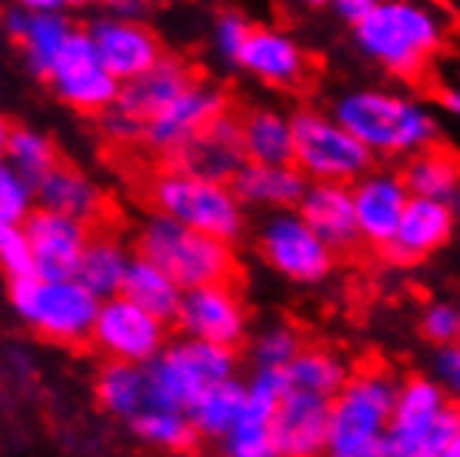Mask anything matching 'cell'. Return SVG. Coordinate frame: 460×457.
<instances>
[{
	"label": "cell",
	"mask_w": 460,
	"mask_h": 457,
	"mask_svg": "<svg viewBox=\"0 0 460 457\" xmlns=\"http://www.w3.org/2000/svg\"><path fill=\"white\" fill-rule=\"evenodd\" d=\"M327 114L377 157H414L440 140L434 107L387 87L344 91Z\"/></svg>",
	"instance_id": "1"
},
{
	"label": "cell",
	"mask_w": 460,
	"mask_h": 457,
	"mask_svg": "<svg viewBox=\"0 0 460 457\" xmlns=\"http://www.w3.org/2000/svg\"><path fill=\"white\" fill-rule=\"evenodd\" d=\"M354 40L387 74L417 80L447 47V17L430 0H377L354 27Z\"/></svg>",
	"instance_id": "2"
},
{
	"label": "cell",
	"mask_w": 460,
	"mask_h": 457,
	"mask_svg": "<svg viewBox=\"0 0 460 457\" xmlns=\"http://www.w3.org/2000/svg\"><path fill=\"white\" fill-rule=\"evenodd\" d=\"M144 194L154 214L184 224L197 234L224 240L230 247L247 234V211L227 184L197 177L177 164H164L161 171L150 174Z\"/></svg>",
	"instance_id": "3"
},
{
	"label": "cell",
	"mask_w": 460,
	"mask_h": 457,
	"mask_svg": "<svg viewBox=\"0 0 460 457\" xmlns=\"http://www.w3.org/2000/svg\"><path fill=\"white\" fill-rule=\"evenodd\" d=\"M397 384L391 371L364 367L347 378L327 414L321 457H377L394 411Z\"/></svg>",
	"instance_id": "4"
},
{
	"label": "cell",
	"mask_w": 460,
	"mask_h": 457,
	"mask_svg": "<svg viewBox=\"0 0 460 457\" xmlns=\"http://www.w3.org/2000/svg\"><path fill=\"white\" fill-rule=\"evenodd\" d=\"M134 254L161 267L181 291L208 284H227L237 274V251L217 237L173 224L161 214H147L140 220Z\"/></svg>",
	"instance_id": "5"
},
{
	"label": "cell",
	"mask_w": 460,
	"mask_h": 457,
	"mask_svg": "<svg viewBox=\"0 0 460 457\" xmlns=\"http://www.w3.org/2000/svg\"><path fill=\"white\" fill-rule=\"evenodd\" d=\"M454 444H460L454 398L427 374L401 381L377 457H440Z\"/></svg>",
	"instance_id": "6"
},
{
	"label": "cell",
	"mask_w": 460,
	"mask_h": 457,
	"mask_svg": "<svg viewBox=\"0 0 460 457\" xmlns=\"http://www.w3.org/2000/svg\"><path fill=\"white\" fill-rule=\"evenodd\" d=\"M11 308L17 318L50 344L91 341V327L101 300L84 291L74 277H23L11 281Z\"/></svg>",
	"instance_id": "7"
},
{
	"label": "cell",
	"mask_w": 460,
	"mask_h": 457,
	"mask_svg": "<svg viewBox=\"0 0 460 457\" xmlns=\"http://www.w3.org/2000/svg\"><path fill=\"white\" fill-rule=\"evenodd\" d=\"M290 138H294L290 164L307 181L350 187L357 177H364L374 167V154L321 107L290 111Z\"/></svg>",
	"instance_id": "8"
},
{
	"label": "cell",
	"mask_w": 460,
	"mask_h": 457,
	"mask_svg": "<svg viewBox=\"0 0 460 457\" xmlns=\"http://www.w3.org/2000/svg\"><path fill=\"white\" fill-rule=\"evenodd\" d=\"M234 378H237V351L190 341V337L167 341L161 354L144 367L147 404H164L177 411H187V404L200 390Z\"/></svg>",
	"instance_id": "9"
},
{
	"label": "cell",
	"mask_w": 460,
	"mask_h": 457,
	"mask_svg": "<svg viewBox=\"0 0 460 457\" xmlns=\"http://www.w3.org/2000/svg\"><path fill=\"white\" fill-rule=\"evenodd\" d=\"M257 251L267 267L290 284H323L337 267V254L304 224L297 211L264 214L257 228Z\"/></svg>",
	"instance_id": "10"
},
{
	"label": "cell",
	"mask_w": 460,
	"mask_h": 457,
	"mask_svg": "<svg viewBox=\"0 0 460 457\" xmlns=\"http://www.w3.org/2000/svg\"><path fill=\"white\" fill-rule=\"evenodd\" d=\"M230 111L227 91H220L217 84L197 77L184 94H177L161 114H154L147 124L140 127V148L157 154L171 164L190 140L220 114Z\"/></svg>",
	"instance_id": "11"
},
{
	"label": "cell",
	"mask_w": 460,
	"mask_h": 457,
	"mask_svg": "<svg viewBox=\"0 0 460 457\" xmlns=\"http://www.w3.org/2000/svg\"><path fill=\"white\" fill-rule=\"evenodd\" d=\"M91 344L107 357V364L147 367L167 344V324L150 318L124 298L101 300L91 327Z\"/></svg>",
	"instance_id": "12"
},
{
	"label": "cell",
	"mask_w": 460,
	"mask_h": 457,
	"mask_svg": "<svg viewBox=\"0 0 460 457\" xmlns=\"http://www.w3.org/2000/svg\"><path fill=\"white\" fill-rule=\"evenodd\" d=\"M173 324L190 341H204L227 351H237L251 334V314L234 281L184 291Z\"/></svg>",
	"instance_id": "13"
},
{
	"label": "cell",
	"mask_w": 460,
	"mask_h": 457,
	"mask_svg": "<svg viewBox=\"0 0 460 457\" xmlns=\"http://www.w3.org/2000/svg\"><path fill=\"white\" fill-rule=\"evenodd\" d=\"M44 80L67 107L93 117L101 114V111H107L117 101V91H120L117 77L93 54L91 40H87V34H84L81 27L64 44V50L50 64Z\"/></svg>",
	"instance_id": "14"
},
{
	"label": "cell",
	"mask_w": 460,
	"mask_h": 457,
	"mask_svg": "<svg viewBox=\"0 0 460 457\" xmlns=\"http://www.w3.org/2000/svg\"><path fill=\"white\" fill-rule=\"evenodd\" d=\"M84 34L91 40L93 54L101 58V64L117 77V84L140 77L144 70H150L164 58L161 37L134 17L101 13L84 27Z\"/></svg>",
	"instance_id": "15"
},
{
	"label": "cell",
	"mask_w": 460,
	"mask_h": 457,
	"mask_svg": "<svg viewBox=\"0 0 460 457\" xmlns=\"http://www.w3.org/2000/svg\"><path fill=\"white\" fill-rule=\"evenodd\" d=\"M234 67H241L247 77L261 80L267 87H300L311 74V58L297 37L277 27V23H251L241 50L234 58Z\"/></svg>",
	"instance_id": "16"
},
{
	"label": "cell",
	"mask_w": 460,
	"mask_h": 457,
	"mask_svg": "<svg viewBox=\"0 0 460 457\" xmlns=\"http://www.w3.org/2000/svg\"><path fill=\"white\" fill-rule=\"evenodd\" d=\"M457 228V207L424 201V197H407L403 214L394 228L391 240L380 247L384 261L397 267H411L427 257L444 251Z\"/></svg>",
	"instance_id": "17"
},
{
	"label": "cell",
	"mask_w": 460,
	"mask_h": 457,
	"mask_svg": "<svg viewBox=\"0 0 460 457\" xmlns=\"http://www.w3.org/2000/svg\"><path fill=\"white\" fill-rule=\"evenodd\" d=\"M23 237L31 244V261L37 277H74L77 261L91 240V228L81 220H70L64 214L34 207L31 218L23 220Z\"/></svg>",
	"instance_id": "18"
},
{
	"label": "cell",
	"mask_w": 460,
	"mask_h": 457,
	"mask_svg": "<svg viewBox=\"0 0 460 457\" xmlns=\"http://www.w3.org/2000/svg\"><path fill=\"white\" fill-rule=\"evenodd\" d=\"M350 204H354V224L360 244L384 247L391 240L394 228L403 214L407 191H403L401 174L391 167H370L364 177L350 184Z\"/></svg>",
	"instance_id": "19"
},
{
	"label": "cell",
	"mask_w": 460,
	"mask_h": 457,
	"mask_svg": "<svg viewBox=\"0 0 460 457\" xmlns=\"http://www.w3.org/2000/svg\"><path fill=\"white\" fill-rule=\"evenodd\" d=\"M4 31L11 37L13 44L21 47V58H23V67L31 70L34 77L44 80L50 64L58 60V54L64 50L74 31H77V23L70 21L67 11H21V7H7L4 17Z\"/></svg>",
	"instance_id": "20"
},
{
	"label": "cell",
	"mask_w": 460,
	"mask_h": 457,
	"mask_svg": "<svg viewBox=\"0 0 460 457\" xmlns=\"http://www.w3.org/2000/svg\"><path fill=\"white\" fill-rule=\"evenodd\" d=\"M327 414H331V400L288 390L277 400L274 421H270L277 457H321Z\"/></svg>",
	"instance_id": "21"
},
{
	"label": "cell",
	"mask_w": 460,
	"mask_h": 457,
	"mask_svg": "<svg viewBox=\"0 0 460 457\" xmlns=\"http://www.w3.org/2000/svg\"><path fill=\"white\" fill-rule=\"evenodd\" d=\"M194 80H197V70L190 67L184 58L164 50V58L157 60L154 67L144 70L140 77L120 84L114 107L124 111L127 117H134V121L144 127L154 114H161L177 94H184Z\"/></svg>",
	"instance_id": "22"
},
{
	"label": "cell",
	"mask_w": 460,
	"mask_h": 457,
	"mask_svg": "<svg viewBox=\"0 0 460 457\" xmlns=\"http://www.w3.org/2000/svg\"><path fill=\"white\" fill-rule=\"evenodd\" d=\"M294 211L334 254L354 251L357 244H360L354 224V204H350V187L347 184L307 181Z\"/></svg>",
	"instance_id": "23"
},
{
	"label": "cell",
	"mask_w": 460,
	"mask_h": 457,
	"mask_svg": "<svg viewBox=\"0 0 460 457\" xmlns=\"http://www.w3.org/2000/svg\"><path fill=\"white\" fill-rule=\"evenodd\" d=\"M177 167L208 177V181L230 184V177L241 171L243 164V148H241V127H237V114L227 111L217 121H210L190 144H187L177 157L171 160Z\"/></svg>",
	"instance_id": "24"
},
{
	"label": "cell",
	"mask_w": 460,
	"mask_h": 457,
	"mask_svg": "<svg viewBox=\"0 0 460 457\" xmlns=\"http://www.w3.org/2000/svg\"><path fill=\"white\" fill-rule=\"evenodd\" d=\"M243 211H294L307 187V177L294 164H251L243 160L241 171L227 184Z\"/></svg>",
	"instance_id": "25"
},
{
	"label": "cell",
	"mask_w": 460,
	"mask_h": 457,
	"mask_svg": "<svg viewBox=\"0 0 460 457\" xmlns=\"http://www.w3.org/2000/svg\"><path fill=\"white\" fill-rule=\"evenodd\" d=\"M34 201L37 207L64 214L70 220H81L87 228H91L93 220L104 218L107 211V197L101 191V184L91 181L74 164H64V160L34 184Z\"/></svg>",
	"instance_id": "26"
},
{
	"label": "cell",
	"mask_w": 460,
	"mask_h": 457,
	"mask_svg": "<svg viewBox=\"0 0 460 457\" xmlns=\"http://www.w3.org/2000/svg\"><path fill=\"white\" fill-rule=\"evenodd\" d=\"M243 160L251 164H290L294 138H290V111L274 103H253L237 114Z\"/></svg>",
	"instance_id": "27"
},
{
	"label": "cell",
	"mask_w": 460,
	"mask_h": 457,
	"mask_svg": "<svg viewBox=\"0 0 460 457\" xmlns=\"http://www.w3.org/2000/svg\"><path fill=\"white\" fill-rule=\"evenodd\" d=\"M130 261H134V251L120 237H114V234H91L81 261H77L74 281L84 291H91L97 300L120 298Z\"/></svg>",
	"instance_id": "28"
},
{
	"label": "cell",
	"mask_w": 460,
	"mask_h": 457,
	"mask_svg": "<svg viewBox=\"0 0 460 457\" xmlns=\"http://www.w3.org/2000/svg\"><path fill=\"white\" fill-rule=\"evenodd\" d=\"M397 174H401L407 197H424V201L457 207V197H460L457 154L450 148H444V144H434V148L407 157V164Z\"/></svg>",
	"instance_id": "29"
},
{
	"label": "cell",
	"mask_w": 460,
	"mask_h": 457,
	"mask_svg": "<svg viewBox=\"0 0 460 457\" xmlns=\"http://www.w3.org/2000/svg\"><path fill=\"white\" fill-rule=\"evenodd\" d=\"M120 298L130 300L134 308L147 310L150 318H157L161 324H173L184 291L173 284L161 267H154L150 261L134 254V261L127 267L124 287H120Z\"/></svg>",
	"instance_id": "30"
},
{
	"label": "cell",
	"mask_w": 460,
	"mask_h": 457,
	"mask_svg": "<svg viewBox=\"0 0 460 457\" xmlns=\"http://www.w3.org/2000/svg\"><path fill=\"white\" fill-rule=\"evenodd\" d=\"M284 378H288V390H300V394L334 400L337 390L344 388L347 378H350V367L334 351H327V347H307L304 344L300 354L288 364Z\"/></svg>",
	"instance_id": "31"
},
{
	"label": "cell",
	"mask_w": 460,
	"mask_h": 457,
	"mask_svg": "<svg viewBox=\"0 0 460 457\" xmlns=\"http://www.w3.org/2000/svg\"><path fill=\"white\" fill-rule=\"evenodd\" d=\"M127 427L140 444L171 457H184L197 444V435L187 421V414L177 411V408H164V404H147L137 417L127 421Z\"/></svg>",
	"instance_id": "32"
},
{
	"label": "cell",
	"mask_w": 460,
	"mask_h": 457,
	"mask_svg": "<svg viewBox=\"0 0 460 457\" xmlns=\"http://www.w3.org/2000/svg\"><path fill=\"white\" fill-rule=\"evenodd\" d=\"M243 404V381H224V384H214V388L200 390L190 404H187V421L194 427L197 441L208 437L217 444L220 437L230 431V424L237 421Z\"/></svg>",
	"instance_id": "33"
},
{
	"label": "cell",
	"mask_w": 460,
	"mask_h": 457,
	"mask_svg": "<svg viewBox=\"0 0 460 457\" xmlns=\"http://www.w3.org/2000/svg\"><path fill=\"white\" fill-rule=\"evenodd\" d=\"M97 404L117 421H130L147 408V381L144 367L130 364H104L93 381Z\"/></svg>",
	"instance_id": "34"
},
{
	"label": "cell",
	"mask_w": 460,
	"mask_h": 457,
	"mask_svg": "<svg viewBox=\"0 0 460 457\" xmlns=\"http://www.w3.org/2000/svg\"><path fill=\"white\" fill-rule=\"evenodd\" d=\"M4 164L34 187L47 171L58 167L60 154H58V144L50 140V134H44V130H37L31 124H11L7 148H4Z\"/></svg>",
	"instance_id": "35"
},
{
	"label": "cell",
	"mask_w": 460,
	"mask_h": 457,
	"mask_svg": "<svg viewBox=\"0 0 460 457\" xmlns=\"http://www.w3.org/2000/svg\"><path fill=\"white\" fill-rule=\"evenodd\" d=\"M300 347H304V341L294 327L274 324V327H264L253 337L247 354H251L253 371H288L290 361L300 354Z\"/></svg>",
	"instance_id": "36"
},
{
	"label": "cell",
	"mask_w": 460,
	"mask_h": 457,
	"mask_svg": "<svg viewBox=\"0 0 460 457\" xmlns=\"http://www.w3.org/2000/svg\"><path fill=\"white\" fill-rule=\"evenodd\" d=\"M34 207V187L0 160V228H23Z\"/></svg>",
	"instance_id": "37"
},
{
	"label": "cell",
	"mask_w": 460,
	"mask_h": 457,
	"mask_svg": "<svg viewBox=\"0 0 460 457\" xmlns=\"http://www.w3.org/2000/svg\"><path fill=\"white\" fill-rule=\"evenodd\" d=\"M420 331L430 344L438 347H447V344H457L460 337V310L454 300H434L427 304L424 314H420Z\"/></svg>",
	"instance_id": "38"
},
{
	"label": "cell",
	"mask_w": 460,
	"mask_h": 457,
	"mask_svg": "<svg viewBox=\"0 0 460 457\" xmlns=\"http://www.w3.org/2000/svg\"><path fill=\"white\" fill-rule=\"evenodd\" d=\"M247 31H251V21H247L241 11H234V7L220 11L217 17H214V27H210V44H214V50H217V58L234 64V58H237V50H241Z\"/></svg>",
	"instance_id": "39"
},
{
	"label": "cell",
	"mask_w": 460,
	"mask_h": 457,
	"mask_svg": "<svg viewBox=\"0 0 460 457\" xmlns=\"http://www.w3.org/2000/svg\"><path fill=\"white\" fill-rule=\"evenodd\" d=\"M0 271L7 281H23L34 274L31 244L23 237V228H0Z\"/></svg>",
	"instance_id": "40"
},
{
	"label": "cell",
	"mask_w": 460,
	"mask_h": 457,
	"mask_svg": "<svg viewBox=\"0 0 460 457\" xmlns=\"http://www.w3.org/2000/svg\"><path fill=\"white\" fill-rule=\"evenodd\" d=\"M430 381H438L440 388L454 398V390L460 388V347L457 344H447V347H438L434 354V364H430Z\"/></svg>",
	"instance_id": "41"
},
{
	"label": "cell",
	"mask_w": 460,
	"mask_h": 457,
	"mask_svg": "<svg viewBox=\"0 0 460 457\" xmlns=\"http://www.w3.org/2000/svg\"><path fill=\"white\" fill-rule=\"evenodd\" d=\"M101 121V130H104L107 140H114V144H140V124L134 117H127L124 111H117L114 103L97 114Z\"/></svg>",
	"instance_id": "42"
},
{
	"label": "cell",
	"mask_w": 460,
	"mask_h": 457,
	"mask_svg": "<svg viewBox=\"0 0 460 457\" xmlns=\"http://www.w3.org/2000/svg\"><path fill=\"white\" fill-rule=\"evenodd\" d=\"M374 4H377V0H327V7H331L344 23H350V27H357V23L364 21V17L374 11Z\"/></svg>",
	"instance_id": "43"
},
{
	"label": "cell",
	"mask_w": 460,
	"mask_h": 457,
	"mask_svg": "<svg viewBox=\"0 0 460 457\" xmlns=\"http://www.w3.org/2000/svg\"><path fill=\"white\" fill-rule=\"evenodd\" d=\"M438 103L447 111L450 117H457L460 114V94L454 84H444V87H438Z\"/></svg>",
	"instance_id": "44"
},
{
	"label": "cell",
	"mask_w": 460,
	"mask_h": 457,
	"mask_svg": "<svg viewBox=\"0 0 460 457\" xmlns=\"http://www.w3.org/2000/svg\"><path fill=\"white\" fill-rule=\"evenodd\" d=\"M13 7L21 11H64V0H11Z\"/></svg>",
	"instance_id": "45"
},
{
	"label": "cell",
	"mask_w": 460,
	"mask_h": 457,
	"mask_svg": "<svg viewBox=\"0 0 460 457\" xmlns=\"http://www.w3.org/2000/svg\"><path fill=\"white\" fill-rule=\"evenodd\" d=\"M144 7H147V0H117L111 13H120V17H134V21H140Z\"/></svg>",
	"instance_id": "46"
},
{
	"label": "cell",
	"mask_w": 460,
	"mask_h": 457,
	"mask_svg": "<svg viewBox=\"0 0 460 457\" xmlns=\"http://www.w3.org/2000/svg\"><path fill=\"white\" fill-rule=\"evenodd\" d=\"M7 134H11V121L0 114V160H4V148H7Z\"/></svg>",
	"instance_id": "47"
},
{
	"label": "cell",
	"mask_w": 460,
	"mask_h": 457,
	"mask_svg": "<svg viewBox=\"0 0 460 457\" xmlns=\"http://www.w3.org/2000/svg\"><path fill=\"white\" fill-rule=\"evenodd\" d=\"M87 4H101V7H114L117 0H64V7H87Z\"/></svg>",
	"instance_id": "48"
},
{
	"label": "cell",
	"mask_w": 460,
	"mask_h": 457,
	"mask_svg": "<svg viewBox=\"0 0 460 457\" xmlns=\"http://www.w3.org/2000/svg\"><path fill=\"white\" fill-rule=\"evenodd\" d=\"M440 457H460V444L447 447V451H444V454H440Z\"/></svg>",
	"instance_id": "49"
},
{
	"label": "cell",
	"mask_w": 460,
	"mask_h": 457,
	"mask_svg": "<svg viewBox=\"0 0 460 457\" xmlns=\"http://www.w3.org/2000/svg\"><path fill=\"white\" fill-rule=\"evenodd\" d=\"M300 4H311V7H323L327 0H300Z\"/></svg>",
	"instance_id": "50"
}]
</instances>
